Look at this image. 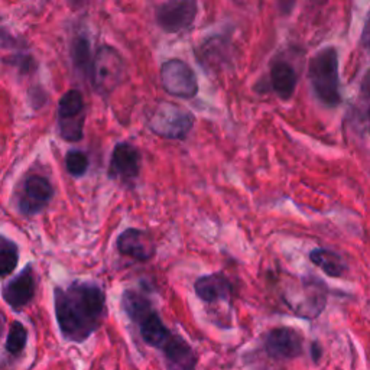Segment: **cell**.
Returning <instances> with one entry per match:
<instances>
[{
	"mask_svg": "<svg viewBox=\"0 0 370 370\" xmlns=\"http://www.w3.org/2000/svg\"><path fill=\"white\" fill-rule=\"evenodd\" d=\"M54 307L64 339L82 343L103 324L106 295L94 282H73L54 290Z\"/></svg>",
	"mask_w": 370,
	"mask_h": 370,
	"instance_id": "6da1fadb",
	"label": "cell"
},
{
	"mask_svg": "<svg viewBox=\"0 0 370 370\" xmlns=\"http://www.w3.org/2000/svg\"><path fill=\"white\" fill-rule=\"evenodd\" d=\"M308 78L319 102L335 107L342 102L339 87V54L337 49L327 46L311 58L308 65Z\"/></svg>",
	"mask_w": 370,
	"mask_h": 370,
	"instance_id": "7a4b0ae2",
	"label": "cell"
},
{
	"mask_svg": "<svg viewBox=\"0 0 370 370\" xmlns=\"http://www.w3.org/2000/svg\"><path fill=\"white\" fill-rule=\"evenodd\" d=\"M126 65L119 51L110 45L97 49L93 57L90 80L100 94H110L123 81Z\"/></svg>",
	"mask_w": 370,
	"mask_h": 370,
	"instance_id": "3957f363",
	"label": "cell"
},
{
	"mask_svg": "<svg viewBox=\"0 0 370 370\" xmlns=\"http://www.w3.org/2000/svg\"><path fill=\"white\" fill-rule=\"evenodd\" d=\"M194 125V116L173 103H161L150 116L149 127L165 139H185Z\"/></svg>",
	"mask_w": 370,
	"mask_h": 370,
	"instance_id": "277c9868",
	"label": "cell"
},
{
	"mask_svg": "<svg viewBox=\"0 0 370 370\" xmlns=\"http://www.w3.org/2000/svg\"><path fill=\"white\" fill-rule=\"evenodd\" d=\"M84 129V98L77 90L67 91L58 105V132L67 142L82 139Z\"/></svg>",
	"mask_w": 370,
	"mask_h": 370,
	"instance_id": "5b68a950",
	"label": "cell"
},
{
	"mask_svg": "<svg viewBox=\"0 0 370 370\" xmlns=\"http://www.w3.org/2000/svg\"><path fill=\"white\" fill-rule=\"evenodd\" d=\"M161 82L165 91L181 98H193L198 93L197 76L191 67L181 60H168L161 67Z\"/></svg>",
	"mask_w": 370,
	"mask_h": 370,
	"instance_id": "8992f818",
	"label": "cell"
},
{
	"mask_svg": "<svg viewBox=\"0 0 370 370\" xmlns=\"http://www.w3.org/2000/svg\"><path fill=\"white\" fill-rule=\"evenodd\" d=\"M263 347L274 360H292L304 355V337L291 327H276L265 335Z\"/></svg>",
	"mask_w": 370,
	"mask_h": 370,
	"instance_id": "52a82bcc",
	"label": "cell"
},
{
	"mask_svg": "<svg viewBox=\"0 0 370 370\" xmlns=\"http://www.w3.org/2000/svg\"><path fill=\"white\" fill-rule=\"evenodd\" d=\"M54 197L51 182L41 175H30L24 181L21 194L18 197V209L26 215L32 217L41 213Z\"/></svg>",
	"mask_w": 370,
	"mask_h": 370,
	"instance_id": "ba28073f",
	"label": "cell"
},
{
	"mask_svg": "<svg viewBox=\"0 0 370 370\" xmlns=\"http://www.w3.org/2000/svg\"><path fill=\"white\" fill-rule=\"evenodd\" d=\"M198 12V6L193 0H175L161 5L157 9V24L168 33H177L190 28Z\"/></svg>",
	"mask_w": 370,
	"mask_h": 370,
	"instance_id": "9c48e42d",
	"label": "cell"
},
{
	"mask_svg": "<svg viewBox=\"0 0 370 370\" xmlns=\"http://www.w3.org/2000/svg\"><path fill=\"white\" fill-rule=\"evenodd\" d=\"M141 155L139 150L127 142L117 143L112 152L109 175L114 179L132 181L139 175Z\"/></svg>",
	"mask_w": 370,
	"mask_h": 370,
	"instance_id": "30bf717a",
	"label": "cell"
},
{
	"mask_svg": "<svg viewBox=\"0 0 370 370\" xmlns=\"http://www.w3.org/2000/svg\"><path fill=\"white\" fill-rule=\"evenodd\" d=\"M117 250L122 255L146 262L154 258L157 246L149 233L139 229H127L117 238Z\"/></svg>",
	"mask_w": 370,
	"mask_h": 370,
	"instance_id": "8fae6325",
	"label": "cell"
},
{
	"mask_svg": "<svg viewBox=\"0 0 370 370\" xmlns=\"http://www.w3.org/2000/svg\"><path fill=\"white\" fill-rule=\"evenodd\" d=\"M35 295V276H33L32 266H26L24 271L13 278L2 291V297L6 304L19 311L26 307Z\"/></svg>",
	"mask_w": 370,
	"mask_h": 370,
	"instance_id": "7c38bea8",
	"label": "cell"
},
{
	"mask_svg": "<svg viewBox=\"0 0 370 370\" xmlns=\"http://www.w3.org/2000/svg\"><path fill=\"white\" fill-rule=\"evenodd\" d=\"M162 351L171 370H197L195 351L181 335L173 334Z\"/></svg>",
	"mask_w": 370,
	"mask_h": 370,
	"instance_id": "4fadbf2b",
	"label": "cell"
},
{
	"mask_svg": "<svg viewBox=\"0 0 370 370\" xmlns=\"http://www.w3.org/2000/svg\"><path fill=\"white\" fill-rule=\"evenodd\" d=\"M194 290L197 297L204 302L226 301L230 297L231 285L227 278L222 274H211L201 276L195 281Z\"/></svg>",
	"mask_w": 370,
	"mask_h": 370,
	"instance_id": "5bb4252c",
	"label": "cell"
},
{
	"mask_svg": "<svg viewBox=\"0 0 370 370\" xmlns=\"http://www.w3.org/2000/svg\"><path fill=\"white\" fill-rule=\"evenodd\" d=\"M271 82L281 98H291L297 87V74L292 65L285 61H275L271 67Z\"/></svg>",
	"mask_w": 370,
	"mask_h": 370,
	"instance_id": "9a60e30c",
	"label": "cell"
},
{
	"mask_svg": "<svg viewBox=\"0 0 370 370\" xmlns=\"http://www.w3.org/2000/svg\"><path fill=\"white\" fill-rule=\"evenodd\" d=\"M310 259L314 265H317L319 269H323L327 275L333 278L342 276L346 271V266L342 258L327 249H314L310 254Z\"/></svg>",
	"mask_w": 370,
	"mask_h": 370,
	"instance_id": "2e32d148",
	"label": "cell"
},
{
	"mask_svg": "<svg viewBox=\"0 0 370 370\" xmlns=\"http://www.w3.org/2000/svg\"><path fill=\"white\" fill-rule=\"evenodd\" d=\"M71 57L76 69L86 77L90 78L91 76V65H93V54H91V44L86 37H77L71 46Z\"/></svg>",
	"mask_w": 370,
	"mask_h": 370,
	"instance_id": "e0dca14e",
	"label": "cell"
},
{
	"mask_svg": "<svg viewBox=\"0 0 370 370\" xmlns=\"http://www.w3.org/2000/svg\"><path fill=\"white\" fill-rule=\"evenodd\" d=\"M19 263V249L10 239L0 236V278L10 275Z\"/></svg>",
	"mask_w": 370,
	"mask_h": 370,
	"instance_id": "ac0fdd59",
	"label": "cell"
},
{
	"mask_svg": "<svg viewBox=\"0 0 370 370\" xmlns=\"http://www.w3.org/2000/svg\"><path fill=\"white\" fill-rule=\"evenodd\" d=\"M26 342H28L26 327L19 321H13L6 339V350L10 355H19V353L25 349Z\"/></svg>",
	"mask_w": 370,
	"mask_h": 370,
	"instance_id": "d6986e66",
	"label": "cell"
},
{
	"mask_svg": "<svg viewBox=\"0 0 370 370\" xmlns=\"http://www.w3.org/2000/svg\"><path fill=\"white\" fill-rule=\"evenodd\" d=\"M89 157L81 152V150H70L69 154L65 157V166H67V171L71 177H82L84 174L87 173L89 170Z\"/></svg>",
	"mask_w": 370,
	"mask_h": 370,
	"instance_id": "ffe728a7",
	"label": "cell"
},
{
	"mask_svg": "<svg viewBox=\"0 0 370 370\" xmlns=\"http://www.w3.org/2000/svg\"><path fill=\"white\" fill-rule=\"evenodd\" d=\"M10 58L12 60L9 61V64L13 67H19L22 71H29L33 67V60L30 57L19 55V57H10Z\"/></svg>",
	"mask_w": 370,
	"mask_h": 370,
	"instance_id": "44dd1931",
	"label": "cell"
},
{
	"mask_svg": "<svg viewBox=\"0 0 370 370\" xmlns=\"http://www.w3.org/2000/svg\"><path fill=\"white\" fill-rule=\"evenodd\" d=\"M311 358H312L314 363H319V360H321V358H323V347L318 342L311 343Z\"/></svg>",
	"mask_w": 370,
	"mask_h": 370,
	"instance_id": "7402d4cb",
	"label": "cell"
},
{
	"mask_svg": "<svg viewBox=\"0 0 370 370\" xmlns=\"http://www.w3.org/2000/svg\"><path fill=\"white\" fill-rule=\"evenodd\" d=\"M363 91L370 96V71L366 74L364 80H363Z\"/></svg>",
	"mask_w": 370,
	"mask_h": 370,
	"instance_id": "603a6c76",
	"label": "cell"
},
{
	"mask_svg": "<svg viewBox=\"0 0 370 370\" xmlns=\"http://www.w3.org/2000/svg\"><path fill=\"white\" fill-rule=\"evenodd\" d=\"M2 330H3V324H2V319H0V335H2Z\"/></svg>",
	"mask_w": 370,
	"mask_h": 370,
	"instance_id": "cb8c5ba5",
	"label": "cell"
},
{
	"mask_svg": "<svg viewBox=\"0 0 370 370\" xmlns=\"http://www.w3.org/2000/svg\"><path fill=\"white\" fill-rule=\"evenodd\" d=\"M369 119H370V109H369Z\"/></svg>",
	"mask_w": 370,
	"mask_h": 370,
	"instance_id": "d4e9b609",
	"label": "cell"
}]
</instances>
